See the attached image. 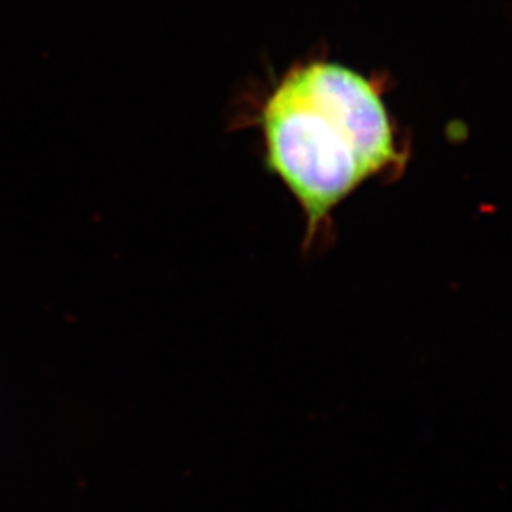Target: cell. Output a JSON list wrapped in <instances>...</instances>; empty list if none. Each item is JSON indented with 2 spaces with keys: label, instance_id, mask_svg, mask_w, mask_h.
<instances>
[{
  "label": "cell",
  "instance_id": "1",
  "mask_svg": "<svg viewBox=\"0 0 512 512\" xmlns=\"http://www.w3.org/2000/svg\"><path fill=\"white\" fill-rule=\"evenodd\" d=\"M268 172L305 215L303 245L330 232L331 215L371 178L401 165L380 85L326 57L291 64L256 109Z\"/></svg>",
  "mask_w": 512,
  "mask_h": 512
}]
</instances>
